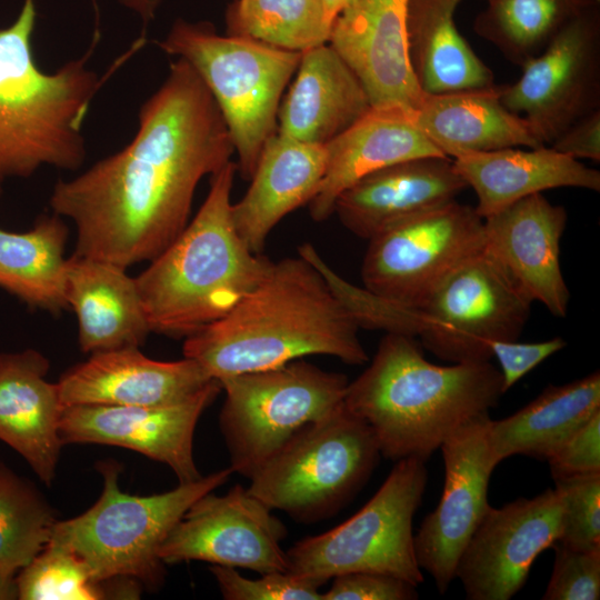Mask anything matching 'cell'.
I'll return each mask as SVG.
<instances>
[{"label": "cell", "mask_w": 600, "mask_h": 600, "mask_svg": "<svg viewBox=\"0 0 600 600\" xmlns=\"http://www.w3.org/2000/svg\"><path fill=\"white\" fill-rule=\"evenodd\" d=\"M233 152L216 100L178 58L140 107L133 139L76 178L58 180L50 207L76 226L73 254L128 269L154 259L182 232L199 182Z\"/></svg>", "instance_id": "1"}, {"label": "cell", "mask_w": 600, "mask_h": 600, "mask_svg": "<svg viewBox=\"0 0 600 600\" xmlns=\"http://www.w3.org/2000/svg\"><path fill=\"white\" fill-rule=\"evenodd\" d=\"M359 327L304 258L272 262L221 319L184 339L183 354L217 380L323 354L350 366L369 360Z\"/></svg>", "instance_id": "2"}, {"label": "cell", "mask_w": 600, "mask_h": 600, "mask_svg": "<svg viewBox=\"0 0 600 600\" xmlns=\"http://www.w3.org/2000/svg\"><path fill=\"white\" fill-rule=\"evenodd\" d=\"M502 379L489 361L438 366L413 337L387 333L343 403L372 430L381 456L426 461L462 423L489 413Z\"/></svg>", "instance_id": "3"}, {"label": "cell", "mask_w": 600, "mask_h": 600, "mask_svg": "<svg viewBox=\"0 0 600 600\" xmlns=\"http://www.w3.org/2000/svg\"><path fill=\"white\" fill-rule=\"evenodd\" d=\"M237 171L230 160L211 176L193 219L134 278L151 332L188 338L231 311L271 267L236 230L231 192Z\"/></svg>", "instance_id": "4"}, {"label": "cell", "mask_w": 600, "mask_h": 600, "mask_svg": "<svg viewBox=\"0 0 600 600\" xmlns=\"http://www.w3.org/2000/svg\"><path fill=\"white\" fill-rule=\"evenodd\" d=\"M36 18V1L23 0L13 23L0 29V183L42 166L80 168L82 123L102 83L87 68L96 42L56 72L41 71L32 51Z\"/></svg>", "instance_id": "5"}, {"label": "cell", "mask_w": 600, "mask_h": 600, "mask_svg": "<svg viewBox=\"0 0 600 600\" xmlns=\"http://www.w3.org/2000/svg\"><path fill=\"white\" fill-rule=\"evenodd\" d=\"M184 59L216 100L231 134L237 169L250 180L266 141L276 133L282 92L301 52L251 38L218 34L209 22L177 20L158 42Z\"/></svg>", "instance_id": "6"}, {"label": "cell", "mask_w": 600, "mask_h": 600, "mask_svg": "<svg viewBox=\"0 0 600 600\" xmlns=\"http://www.w3.org/2000/svg\"><path fill=\"white\" fill-rule=\"evenodd\" d=\"M103 488L82 514L57 521L51 540L68 547L88 566L93 579L131 578L150 590L164 581L159 548L187 509L224 484L232 470H218L170 491L132 496L120 490L119 466L101 463Z\"/></svg>", "instance_id": "7"}, {"label": "cell", "mask_w": 600, "mask_h": 600, "mask_svg": "<svg viewBox=\"0 0 600 600\" xmlns=\"http://www.w3.org/2000/svg\"><path fill=\"white\" fill-rule=\"evenodd\" d=\"M380 456L368 423L342 402L290 438L249 478L247 490L299 522L319 521L353 498Z\"/></svg>", "instance_id": "8"}, {"label": "cell", "mask_w": 600, "mask_h": 600, "mask_svg": "<svg viewBox=\"0 0 600 600\" xmlns=\"http://www.w3.org/2000/svg\"><path fill=\"white\" fill-rule=\"evenodd\" d=\"M426 461L398 460L372 498L352 517L287 552V572L319 588L337 576L377 572L416 587L423 581L413 544L412 519L428 481Z\"/></svg>", "instance_id": "9"}, {"label": "cell", "mask_w": 600, "mask_h": 600, "mask_svg": "<svg viewBox=\"0 0 600 600\" xmlns=\"http://www.w3.org/2000/svg\"><path fill=\"white\" fill-rule=\"evenodd\" d=\"M219 381L230 469L248 479L300 429L338 408L349 383L343 373L302 359Z\"/></svg>", "instance_id": "10"}, {"label": "cell", "mask_w": 600, "mask_h": 600, "mask_svg": "<svg viewBox=\"0 0 600 600\" xmlns=\"http://www.w3.org/2000/svg\"><path fill=\"white\" fill-rule=\"evenodd\" d=\"M531 303L482 251L419 306L400 304L396 333L420 337L447 362L489 361L493 342L519 339Z\"/></svg>", "instance_id": "11"}, {"label": "cell", "mask_w": 600, "mask_h": 600, "mask_svg": "<svg viewBox=\"0 0 600 600\" xmlns=\"http://www.w3.org/2000/svg\"><path fill=\"white\" fill-rule=\"evenodd\" d=\"M483 246V218L454 200L370 239L361 279L369 291L416 307Z\"/></svg>", "instance_id": "12"}, {"label": "cell", "mask_w": 600, "mask_h": 600, "mask_svg": "<svg viewBox=\"0 0 600 600\" xmlns=\"http://www.w3.org/2000/svg\"><path fill=\"white\" fill-rule=\"evenodd\" d=\"M520 67V78L502 84L501 102L523 113L539 141L550 146L570 124L600 110V7L574 19Z\"/></svg>", "instance_id": "13"}, {"label": "cell", "mask_w": 600, "mask_h": 600, "mask_svg": "<svg viewBox=\"0 0 600 600\" xmlns=\"http://www.w3.org/2000/svg\"><path fill=\"white\" fill-rule=\"evenodd\" d=\"M241 484L226 494L210 491L182 514L159 548L164 564L206 561L260 573L287 572L281 541L287 528Z\"/></svg>", "instance_id": "14"}, {"label": "cell", "mask_w": 600, "mask_h": 600, "mask_svg": "<svg viewBox=\"0 0 600 600\" xmlns=\"http://www.w3.org/2000/svg\"><path fill=\"white\" fill-rule=\"evenodd\" d=\"M489 421V413L474 417L441 443L442 494L413 536L417 562L440 593L456 579L459 557L490 507L488 487L497 464L488 443Z\"/></svg>", "instance_id": "15"}, {"label": "cell", "mask_w": 600, "mask_h": 600, "mask_svg": "<svg viewBox=\"0 0 600 600\" xmlns=\"http://www.w3.org/2000/svg\"><path fill=\"white\" fill-rule=\"evenodd\" d=\"M561 516L556 488L501 508L490 506L457 563L456 578L467 599H511L526 583L536 558L557 543Z\"/></svg>", "instance_id": "16"}, {"label": "cell", "mask_w": 600, "mask_h": 600, "mask_svg": "<svg viewBox=\"0 0 600 600\" xmlns=\"http://www.w3.org/2000/svg\"><path fill=\"white\" fill-rule=\"evenodd\" d=\"M222 391L213 379L192 397L167 406L81 404L64 408L59 433L66 443L118 446L167 464L179 483L200 479L193 434L203 411Z\"/></svg>", "instance_id": "17"}, {"label": "cell", "mask_w": 600, "mask_h": 600, "mask_svg": "<svg viewBox=\"0 0 600 600\" xmlns=\"http://www.w3.org/2000/svg\"><path fill=\"white\" fill-rule=\"evenodd\" d=\"M568 221L562 206L534 193L483 219V251L519 291L556 317L564 318L570 292L560 264Z\"/></svg>", "instance_id": "18"}, {"label": "cell", "mask_w": 600, "mask_h": 600, "mask_svg": "<svg viewBox=\"0 0 600 600\" xmlns=\"http://www.w3.org/2000/svg\"><path fill=\"white\" fill-rule=\"evenodd\" d=\"M408 0H353L334 19L329 44L362 83L371 107L417 109L424 93L407 44Z\"/></svg>", "instance_id": "19"}, {"label": "cell", "mask_w": 600, "mask_h": 600, "mask_svg": "<svg viewBox=\"0 0 600 600\" xmlns=\"http://www.w3.org/2000/svg\"><path fill=\"white\" fill-rule=\"evenodd\" d=\"M213 378L196 360L158 361L139 348L91 353L57 382L64 408L81 404L157 407L183 401Z\"/></svg>", "instance_id": "20"}, {"label": "cell", "mask_w": 600, "mask_h": 600, "mask_svg": "<svg viewBox=\"0 0 600 600\" xmlns=\"http://www.w3.org/2000/svg\"><path fill=\"white\" fill-rule=\"evenodd\" d=\"M448 157H422L372 171L346 189L333 213L354 236L370 240L408 219L439 208L467 189Z\"/></svg>", "instance_id": "21"}, {"label": "cell", "mask_w": 600, "mask_h": 600, "mask_svg": "<svg viewBox=\"0 0 600 600\" xmlns=\"http://www.w3.org/2000/svg\"><path fill=\"white\" fill-rule=\"evenodd\" d=\"M324 147L326 173L308 203L317 222L329 219L337 198L366 174L404 160L446 157L418 126L414 109L400 104L371 107Z\"/></svg>", "instance_id": "22"}, {"label": "cell", "mask_w": 600, "mask_h": 600, "mask_svg": "<svg viewBox=\"0 0 600 600\" xmlns=\"http://www.w3.org/2000/svg\"><path fill=\"white\" fill-rule=\"evenodd\" d=\"M49 361L27 349L0 353V440L14 449L47 486L54 479L64 407L58 384L47 380Z\"/></svg>", "instance_id": "23"}, {"label": "cell", "mask_w": 600, "mask_h": 600, "mask_svg": "<svg viewBox=\"0 0 600 600\" xmlns=\"http://www.w3.org/2000/svg\"><path fill=\"white\" fill-rule=\"evenodd\" d=\"M326 168L324 146L277 132L266 141L249 189L232 204L236 230L252 252L261 253L272 229L287 214L312 200Z\"/></svg>", "instance_id": "24"}, {"label": "cell", "mask_w": 600, "mask_h": 600, "mask_svg": "<svg viewBox=\"0 0 600 600\" xmlns=\"http://www.w3.org/2000/svg\"><path fill=\"white\" fill-rule=\"evenodd\" d=\"M371 109L362 83L323 43L301 52L297 77L278 110L277 133L326 146Z\"/></svg>", "instance_id": "25"}, {"label": "cell", "mask_w": 600, "mask_h": 600, "mask_svg": "<svg viewBox=\"0 0 600 600\" xmlns=\"http://www.w3.org/2000/svg\"><path fill=\"white\" fill-rule=\"evenodd\" d=\"M453 166L477 196L476 211L487 218L534 193L554 188L600 191V172L550 146L467 152Z\"/></svg>", "instance_id": "26"}, {"label": "cell", "mask_w": 600, "mask_h": 600, "mask_svg": "<svg viewBox=\"0 0 600 600\" xmlns=\"http://www.w3.org/2000/svg\"><path fill=\"white\" fill-rule=\"evenodd\" d=\"M127 269L88 257L67 260L66 297L83 352L139 348L151 332L134 278Z\"/></svg>", "instance_id": "27"}, {"label": "cell", "mask_w": 600, "mask_h": 600, "mask_svg": "<svg viewBox=\"0 0 600 600\" xmlns=\"http://www.w3.org/2000/svg\"><path fill=\"white\" fill-rule=\"evenodd\" d=\"M502 86L447 93H424L414 116L426 137L446 156L506 148H538L524 117L501 102Z\"/></svg>", "instance_id": "28"}, {"label": "cell", "mask_w": 600, "mask_h": 600, "mask_svg": "<svg viewBox=\"0 0 600 600\" xmlns=\"http://www.w3.org/2000/svg\"><path fill=\"white\" fill-rule=\"evenodd\" d=\"M600 411V373L547 387L513 414L488 424L494 463L516 454L547 460L570 436Z\"/></svg>", "instance_id": "29"}, {"label": "cell", "mask_w": 600, "mask_h": 600, "mask_svg": "<svg viewBox=\"0 0 600 600\" xmlns=\"http://www.w3.org/2000/svg\"><path fill=\"white\" fill-rule=\"evenodd\" d=\"M462 0H408L407 44L416 79L426 93H447L494 84L490 68L457 28Z\"/></svg>", "instance_id": "30"}, {"label": "cell", "mask_w": 600, "mask_h": 600, "mask_svg": "<svg viewBox=\"0 0 600 600\" xmlns=\"http://www.w3.org/2000/svg\"><path fill=\"white\" fill-rule=\"evenodd\" d=\"M68 228L61 217H40L24 232L0 228V288L29 307L59 313L66 297Z\"/></svg>", "instance_id": "31"}, {"label": "cell", "mask_w": 600, "mask_h": 600, "mask_svg": "<svg viewBox=\"0 0 600 600\" xmlns=\"http://www.w3.org/2000/svg\"><path fill=\"white\" fill-rule=\"evenodd\" d=\"M473 22L474 32L510 62L522 66L600 0H486Z\"/></svg>", "instance_id": "32"}, {"label": "cell", "mask_w": 600, "mask_h": 600, "mask_svg": "<svg viewBox=\"0 0 600 600\" xmlns=\"http://www.w3.org/2000/svg\"><path fill=\"white\" fill-rule=\"evenodd\" d=\"M227 24L228 34L298 52L328 43L332 28L322 0H237Z\"/></svg>", "instance_id": "33"}, {"label": "cell", "mask_w": 600, "mask_h": 600, "mask_svg": "<svg viewBox=\"0 0 600 600\" xmlns=\"http://www.w3.org/2000/svg\"><path fill=\"white\" fill-rule=\"evenodd\" d=\"M57 520L29 480L0 462V569L16 574L50 542Z\"/></svg>", "instance_id": "34"}, {"label": "cell", "mask_w": 600, "mask_h": 600, "mask_svg": "<svg viewBox=\"0 0 600 600\" xmlns=\"http://www.w3.org/2000/svg\"><path fill=\"white\" fill-rule=\"evenodd\" d=\"M21 600H97L108 596L104 581L68 547L50 541L16 577Z\"/></svg>", "instance_id": "35"}, {"label": "cell", "mask_w": 600, "mask_h": 600, "mask_svg": "<svg viewBox=\"0 0 600 600\" xmlns=\"http://www.w3.org/2000/svg\"><path fill=\"white\" fill-rule=\"evenodd\" d=\"M562 500L561 531L557 541L567 548L600 547V472L554 480Z\"/></svg>", "instance_id": "36"}, {"label": "cell", "mask_w": 600, "mask_h": 600, "mask_svg": "<svg viewBox=\"0 0 600 600\" xmlns=\"http://www.w3.org/2000/svg\"><path fill=\"white\" fill-rule=\"evenodd\" d=\"M210 571L227 600H322L317 584L289 572L260 573V578L250 579L232 567L212 564Z\"/></svg>", "instance_id": "37"}, {"label": "cell", "mask_w": 600, "mask_h": 600, "mask_svg": "<svg viewBox=\"0 0 600 600\" xmlns=\"http://www.w3.org/2000/svg\"><path fill=\"white\" fill-rule=\"evenodd\" d=\"M553 570L543 600H598L600 547L572 549L556 543Z\"/></svg>", "instance_id": "38"}, {"label": "cell", "mask_w": 600, "mask_h": 600, "mask_svg": "<svg viewBox=\"0 0 600 600\" xmlns=\"http://www.w3.org/2000/svg\"><path fill=\"white\" fill-rule=\"evenodd\" d=\"M416 586L397 577L377 572H350L332 579L322 600H414Z\"/></svg>", "instance_id": "39"}, {"label": "cell", "mask_w": 600, "mask_h": 600, "mask_svg": "<svg viewBox=\"0 0 600 600\" xmlns=\"http://www.w3.org/2000/svg\"><path fill=\"white\" fill-rule=\"evenodd\" d=\"M547 461L553 480L600 472V411L570 436Z\"/></svg>", "instance_id": "40"}, {"label": "cell", "mask_w": 600, "mask_h": 600, "mask_svg": "<svg viewBox=\"0 0 600 600\" xmlns=\"http://www.w3.org/2000/svg\"><path fill=\"white\" fill-rule=\"evenodd\" d=\"M567 346L561 337L540 342L497 341L491 346L492 357L500 364L502 391L506 393L522 377L550 356Z\"/></svg>", "instance_id": "41"}, {"label": "cell", "mask_w": 600, "mask_h": 600, "mask_svg": "<svg viewBox=\"0 0 600 600\" xmlns=\"http://www.w3.org/2000/svg\"><path fill=\"white\" fill-rule=\"evenodd\" d=\"M552 149L574 160L600 161V110L570 124L550 144Z\"/></svg>", "instance_id": "42"}, {"label": "cell", "mask_w": 600, "mask_h": 600, "mask_svg": "<svg viewBox=\"0 0 600 600\" xmlns=\"http://www.w3.org/2000/svg\"><path fill=\"white\" fill-rule=\"evenodd\" d=\"M121 4L138 13L148 23L158 8L159 0H119Z\"/></svg>", "instance_id": "43"}, {"label": "cell", "mask_w": 600, "mask_h": 600, "mask_svg": "<svg viewBox=\"0 0 600 600\" xmlns=\"http://www.w3.org/2000/svg\"><path fill=\"white\" fill-rule=\"evenodd\" d=\"M18 599L16 574L0 569V600Z\"/></svg>", "instance_id": "44"}, {"label": "cell", "mask_w": 600, "mask_h": 600, "mask_svg": "<svg viewBox=\"0 0 600 600\" xmlns=\"http://www.w3.org/2000/svg\"><path fill=\"white\" fill-rule=\"evenodd\" d=\"M329 19L334 21L337 16L353 0H322Z\"/></svg>", "instance_id": "45"}]
</instances>
